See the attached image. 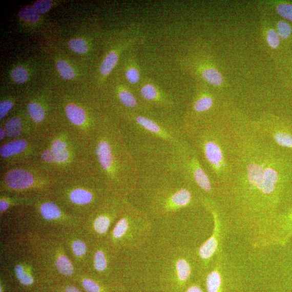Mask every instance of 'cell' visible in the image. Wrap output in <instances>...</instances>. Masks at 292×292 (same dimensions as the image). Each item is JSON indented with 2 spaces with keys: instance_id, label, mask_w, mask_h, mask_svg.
<instances>
[{
  "instance_id": "6da1fadb",
  "label": "cell",
  "mask_w": 292,
  "mask_h": 292,
  "mask_svg": "<svg viewBox=\"0 0 292 292\" xmlns=\"http://www.w3.org/2000/svg\"><path fill=\"white\" fill-rule=\"evenodd\" d=\"M235 143L232 177L218 201L248 238L292 200V152L279 147L252 121L227 113Z\"/></svg>"
},
{
  "instance_id": "7a4b0ae2",
  "label": "cell",
  "mask_w": 292,
  "mask_h": 292,
  "mask_svg": "<svg viewBox=\"0 0 292 292\" xmlns=\"http://www.w3.org/2000/svg\"><path fill=\"white\" fill-rule=\"evenodd\" d=\"M90 170L115 196L128 198L140 175L119 126L101 122L89 140Z\"/></svg>"
},
{
  "instance_id": "3957f363",
  "label": "cell",
  "mask_w": 292,
  "mask_h": 292,
  "mask_svg": "<svg viewBox=\"0 0 292 292\" xmlns=\"http://www.w3.org/2000/svg\"><path fill=\"white\" fill-rule=\"evenodd\" d=\"M128 199H134L130 202L137 200L132 203L154 220L202 206L199 193L177 175L140 177L137 187Z\"/></svg>"
},
{
  "instance_id": "277c9868",
  "label": "cell",
  "mask_w": 292,
  "mask_h": 292,
  "mask_svg": "<svg viewBox=\"0 0 292 292\" xmlns=\"http://www.w3.org/2000/svg\"><path fill=\"white\" fill-rule=\"evenodd\" d=\"M185 136L198 153L219 197L230 181L235 159V143L227 112Z\"/></svg>"
},
{
  "instance_id": "5b68a950",
  "label": "cell",
  "mask_w": 292,
  "mask_h": 292,
  "mask_svg": "<svg viewBox=\"0 0 292 292\" xmlns=\"http://www.w3.org/2000/svg\"><path fill=\"white\" fill-rule=\"evenodd\" d=\"M50 194L67 212L82 220L112 194L90 170L58 179Z\"/></svg>"
},
{
  "instance_id": "8992f818",
  "label": "cell",
  "mask_w": 292,
  "mask_h": 292,
  "mask_svg": "<svg viewBox=\"0 0 292 292\" xmlns=\"http://www.w3.org/2000/svg\"><path fill=\"white\" fill-rule=\"evenodd\" d=\"M22 238L45 279L74 281L78 272L56 232L32 230Z\"/></svg>"
},
{
  "instance_id": "52a82bcc",
  "label": "cell",
  "mask_w": 292,
  "mask_h": 292,
  "mask_svg": "<svg viewBox=\"0 0 292 292\" xmlns=\"http://www.w3.org/2000/svg\"><path fill=\"white\" fill-rule=\"evenodd\" d=\"M154 228V220L128 198L106 241L120 253L141 249L153 242Z\"/></svg>"
},
{
  "instance_id": "ba28073f",
  "label": "cell",
  "mask_w": 292,
  "mask_h": 292,
  "mask_svg": "<svg viewBox=\"0 0 292 292\" xmlns=\"http://www.w3.org/2000/svg\"><path fill=\"white\" fill-rule=\"evenodd\" d=\"M147 113H124L130 125L129 132L122 131L127 142L179 145L186 139L182 126L158 120Z\"/></svg>"
},
{
  "instance_id": "9c48e42d",
  "label": "cell",
  "mask_w": 292,
  "mask_h": 292,
  "mask_svg": "<svg viewBox=\"0 0 292 292\" xmlns=\"http://www.w3.org/2000/svg\"><path fill=\"white\" fill-rule=\"evenodd\" d=\"M58 180L32 163L14 165L2 174L0 193L33 197L50 193Z\"/></svg>"
},
{
  "instance_id": "30bf717a",
  "label": "cell",
  "mask_w": 292,
  "mask_h": 292,
  "mask_svg": "<svg viewBox=\"0 0 292 292\" xmlns=\"http://www.w3.org/2000/svg\"><path fill=\"white\" fill-rule=\"evenodd\" d=\"M202 205L210 214L213 228L210 236L195 248L197 261L203 274L222 252L231 223L225 210L216 199H202Z\"/></svg>"
},
{
  "instance_id": "8fae6325",
  "label": "cell",
  "mask_w": 292,
  "mask_h": 292,
  "mask_svg": "<svg viewBox=\"0 0 292 292\" xmlns=\"http://www.w3.org/2000/svg\"><path fill=\"white\" fill-rule=\"evenodd\" d=\"M2 268L23 287L33 286L44 279L37 263L24 240L6 247L3 251Z\"/></svg>"
},
{
  "instance_id": "7c38bea8",
  "label": "cell",
  "mask_w": 292,
  "mask_h": 292,
  "mask_svg": "<svg viewBox=\"0 0 292 292\" xmlns=\"http://www.w3.org/2000/svg\"><path fill=\"white\" fill-rule=\"evenodd\" d=\"M27 207L32 211L34 230L57 232L81 226L82 220L67 212L50 193L33 197Z\"/></svg>"
},
{
  "instance_id": "4fadbf2b",
  "label": "cell",
  "mask_w": 292,
  "mask_h": 292,
  "mask_svg": "<svg viewBox=\"0 0 292 292\" xmlns=\"http://www.w3.org/2000/svg\"><path fill=\"white\" fill-rule=\"evenodd\" d=\"M128 198L114 194L107 197L83 219L81 227L93 241H106L118 219Z\"/></svg>"
},
{
  "instance_id": "5bb4252c",
  "label": "cell",
  "mask_w": 292,
  "mask_h": 292,
  "mask_svg": "<svg viewBox=\"0 0 292 292\" xmlns=\"http://www.w3.org/2000/svg\"><path fill=\"white\" fill-rule=\"evenodd\" d=\"M182 177L196 189L202 198L217 200L218 191L193 145L187 139L180 145Z\"/></svg>"
},
{
  "instance_id": "9a60e30c",
  "label": "cell",
  "mask_w": 292,
  "mask_h": 292,
  "mask_svg": "<svg viewBox=\"0 0 292 292\" xmlns=\"http://www.w3.org/2000/svg\"><path fill=\"white\" fill-rule=\"evenodd\" d=\"M292 237V200L288 206L248 238L254 248L284 246Z\"/></svg>"
},
{
  "instance_id": "2e32d148",
  "label": "cell",
  "mask_w": 292,
  "mask_h": 292,
  "mask_svg": "<svg viewBox=\"0 0 292 292\" xmlns=\"http://www.w3.org/2000/svg\"><path fill=\"white\" fill-rule=\"evenodd\" d=\"M77 272L85 271L89 265L94 241L81 226L56 232Z\"/></svg>"
},
{
  "instance_id": "e0dca14e",
  "label": "cell",
  "mask_w": 292,
  "mask_h": 292,
  "mask_svg": "<svg viewBox=\"0 0 292 292\" xmlns=\"http://www.w3.org/2000/svg\"><path fill=\"white\" fill-rule=\"evenodd\" d=\"M85 272L102 279L120 274V252L113 249L106 241H94Z\"/></svg>"
},
{
  "instance_id": "ac0fdd59",
  "label": "cell",
  "mask_w": 292,
  "mask_h": 292,
  "mask_svg": "<svg viewBox=\"0 0 292 292\" xmlns=\"http://www.w3.org/2000/svg\"><path fill=\"white\" fill-rule=\"evenodd\" d=\"M41 137L32 135L8 140L0 148L1 162L6 168L31 163L40 145Z\"/></svg>"
},
{
  "instance_id": "d6986e66",
  "label": "cell",
  "mask_w": 292,
  "mask_h": 292,
  "mask_svg": "<svg viewBox=\"0 0 292 292\" xmlns=\"http://www.w3.org/2000/svg\"><path fill=\"white\" fill-rule=\"evenodd\" d=\"M255 123L279 147L292 152V126L285 117L268 115Z\"/></svg>"
},
{
  "instance_id": "ffe728a7",
  "label": "cell",
  "mask_w": 292,
  "mask_h": 292,
  "mask_svg": "<svg viewBox=\"0 0 292 292\" xmlns=\"http://www.w3.org/2000/svg\"><path fill=\"white\" fill-rule=\"evenodd\" d=\"M140 95L145 103L148 104L165 109H170L173 106V102L169 97L163 94L157 86L152 83H145L141 86Z\"/></svg>"
},
{
  "instance_id": "44dd1931",
  "label": "cell",
  "mask_w": 292,
  "mask_h": 292,
  "mask_svg": "<svg viewBox=\"0 0 292 292\" xmlns=\"http://www.w3.org/2000/svg\"><path fill=\"white\" fill-rule=\"evenodd\" d=\"M9 140L35 135L32 130L27 128L20 116H15L8 120L3 127ZM36 136V135H35Z\"/></svg>"
},
{
  "instance_id": "7402d4cb",
  "label": "cell",
  "mask_w": 292,
  "mask_h": 292,
  "mask_svg": "<svg viewBox=\"0 0 292 292\" xmlns=\"http://www.w3.org/2000/svg\"><path fill=\"white\" fill-rule=\"evenodd\" d=\"M74 281L79 282L86 292L107 291L100 279L88 274L85 271L78 272Z\"/></svg>"
},
{
  "instance_id": "603a6c76",
  "label": "cell",
  "mask_w": 292,
  "mask_h": 292,
  "mask_svg": "<svg viewBox=\"0 0 292 292\" xmlns=\"http://www.w3.org/2000/svg\"><path fill=\"white\" fill-rule=\"evenodd\" d=\"M33 197L0 194V215L2 216L4 213L15 207H28L30 206Z\"/></svg>"
},
{
  "instance_id": "cb8c5ba5",
  "label": "cell",
  "mask_w": 292,
  "mask_h": 292,
  "mask_svg": "<svg viewBox=\"0 0 292 292\" xmlns=\"http://www.w3.org/2000/svg\"><path fill=\"white\" fill-rule=\"evenodd\" d=\"M280 66L285 86L292 89V45L281 54Z\"/></svg>"
},
{
  "instance_id": "d4e9b609",
  "label": "cell",
  "mask_w": 292,
  "mask_h": 292,
  "mask_svg": "<svg viewBox=\"0 0 292 292\" xmlns=\"http://www.w3.org/2000/svg\"><path fill=\"white\" fill-rule=\"evenodd\" d=\"M199 71L203 80L212 86L218 87L223 84L222 75L215 67L203 66Z\"/></svg>"
},
{
  "instance_id": "484cf974",
  "label": "cell",
  "mask_w": 292,
  "mask_h": 292,
  "mask_svg": "<svg viewBox=\"0 0 292 292\" xmlns=\"http://www.w3.org/2000/svg\"><path fill=\"white\" fill-rule=\"evenodd\" d=\"M27 109L32 121L36 127L43 124L46 119V112L42 105L31 101L28 103Z\"/></svg>"
},
{
  "instance_id": "4316f807",
  "label": "cell",
  "mask_w": 292,
  "mask_h": 292,
  "mask_svg": "<svg viewBox=\"0 0 292 292\" xmlns=\"http://www.w3.org/2000/svg\"><path fill=\"white\" fill-rule=\"evenodd\" d=\"M119 60L118 52L113 50L107 54L100 68V72L103 76H108L114 70Z\"/></svg>"
},
{
  "instance_id": "83f0119b",
  "label": "cell",
  "mask_w": 292,
  "mask_h": 292,
  "mask_svg": "<svg viewBox=\"0 0 292 292\" xmlns=\"http://www.w3.org/2000/svg\"><path fill=\"white\" fill-rule=\"evenodd\" d=\"M125 75L127 80L131 85H136L139 82L141 79V74L137 64L133 60L127 67Z\"/></svg>"
},
{
  "instance_id": "f1b7e54d",
  "label": "cell",
  "mask_w": 292,
  "mask_h": 292,
  "mask_svg": "<svg viewBox=\"0 0 292 292\" xmlns=\"http://www.w3.org/2000/svg\"><path fill=\"white\" fill-rule=\"evenodd\" d=\"M266 38L268 45L272 50L275 51L281 50L282 52H283V47L276 28L268 29L266 34Z\"/></svg>"
},
{
  "instance_id": "f546056e",
  "label": "cell",
  "mask_w": 292,
  "mask_h": 292,
  "mask_svg": "<svg viewBox=\"0 0 292 292\" xmlns=\"http://www.w3.org/2000/svg\"><path fill=\"white\" fill-rule=\"evenodd\" d=\"M56 69L64 79L71 80L75 76L72 66L63 60H59L56 64Z\"/></svg>"
},
{
  "instance_id": "4dcf8cb0",
  "label": "cell",
  "mask_w": 292,
  "mask_h": 292,
  "mask_svg": "<svg viewBox=\"0 0 292 292\" xmlns=\"http://www.w3.org/2000/svg\"><path fill=\"white\" fill-rule=\"evenodd\" d=\"M19 17L29 23H36L40 17V14L33 7H25L19 12Z\"/></svg>"
},
{
  "instance_id": "1f68e13d",
  "label": "cell",
  "mask_w": 292,
  "mask_h": 292,
  "mask_svg": "<svg viewBox=\"0 0 292 292\" xmlns=\"http://www.w3.org/2000/svg\"><path fill=\"white\" fill-rule=\"evenodd\" d=\"M68 45L72 51L78 54H85L89 50L86 41L82 38H73Z\"/></svg>"
},
{
  "instance_id": "d6a6232c",
  "label": "cell",
  "mask_w": 292,
  "mask_h": 292,
  "mask_svg": "<svg viewBox=\"0 0 292 292\" xmlns=\"http://www.w3.org/2000/svg\"><path fill=\"white\" fill-rule=\"evenodd\" d=\"M13 80L17 84H24L28 79V73L26 68L22 66L16 67L11 73Z\"/></svg>"
},
{
  "instance_id": "836d02e7",
  "label": "cell",
  "mask_w": 292,
  "mask_h": 292,
  "mask_svg": "<svg viewBox=\"0 0 292 292\" xmlns=\"http://www.w3.org/2000/svg\"><path fill=\"white\" fill-rule=\"evenodd\" d=\"M52 2L50 0H38L33 5V8L39 14H44L50 11Z\"/></svg>"
},
{
  "instance_id": "e575fe53",
  "label": "cell",
  "mask_w": 292,
  "mask_h": 292,
  "mask_svg": "<svg viewBox=\"0 0 292 292\" xmlns=\"http://www.w3.org/2000/svg\"><path fill=\"white\" fill-rule=\"evenodd\" d=\"M14 103L11 100H5L0 102V120H3L13 108Z\"/></svg>"
},
{
  "instance_id": "d590c367",
  "label": "cell",
  "mask_w": 292,
  "mask_h": 292,
  "mask_svg": "<svg viewBox=\"0 0 292 292\" xmlns=\"http://www.w3.org/2000/svg\"><path fill=\"white\" fill-rule=\"evenodd\" d=\"M287 102L285 111L281 115L285 117L292 126V98L289 99Z\"/></svg>"
},
{
  "instance_id": "8d00e7d4",
  "label": "cell",
  "mask_w": 292,
  "mask_h": 292,
  "mask_svg": "<svg viewBox=\"0 0 292 292\" xmlns=\"http://www.w3.org/2000/svg\"><path fill=\"white\" fill-rule=\"evenodd\" d=\"M61 292H83L79 287L72 284H66L61 289Z\"/></svg>"
},
{
  "instance_id": "74e56055",
  "label": "cell",
  "mask_w": 292,
  "mask_h": 292,
  "mask_svg": "<svg viewBox=\"0 0 292 292\" xmlns=\"http://www.w3.org/2000/svg\"><path fill=\"white\" fill-rule=\"evenodd\" d=\"M184 292H204L201 286L196 283L190 285Z\"/></svg>"
},
{
  "instance_id": "f35d334b",
  "label": "cell",
  "mask_w": 292,
  "mask_h": 292,
  "mask_svg": "<svg viewBox=\"0 0 292 292\" xmlns=\"http://www.w3.org/2000/svg\"><path fill=\"white\" fill-rule=\"evenodd\" d=\"M5 139H7L6 133L3 127H1L0 128V141H4Z\"/></svg>"
}]
</instances>
